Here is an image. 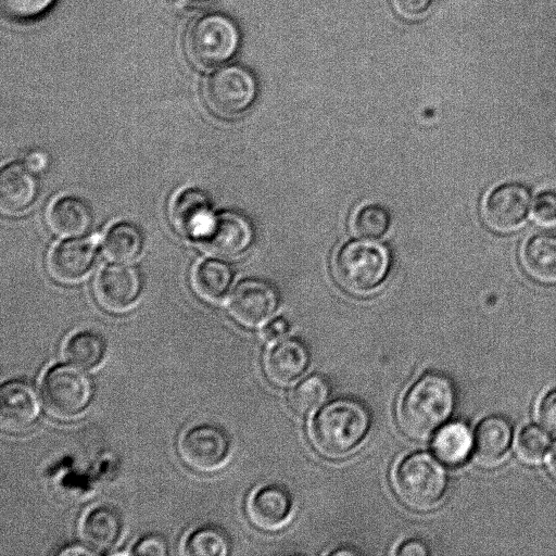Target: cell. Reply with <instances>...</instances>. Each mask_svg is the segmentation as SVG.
I'll list each match as a JSON object with an SVG mask.
<instances>
[{
  "label": "cell",
  "instance_id": "cell-21",
  "mask_svg": "<svg viewBox=\"0 0 556 556\" xmlns=\"http://www.w3.org/2000/svg\"><path fill=\"white\" fill-rule=\"evenodd\" d=\"M47 220L61 237L80 236L90 226L91 214L84 201L73 195L56 198L49 206Z\"/></svg>",
  "mask_w": 556,
  "mask_h": 556
},
{
  "label": "cell",
  "instance_id": "cell-18",
  "mask_svg": "<svg viewBox=\"0 0 556 556\" xmlns=\"http://www.w3.org/2000/svg\"><path fill=\"white\" fill-rule=\"evenodd\" d=\"M79 536L96 554L112 548L122 532V519L117 510L109 505H97L88 509L79 521Z\"/></svg>",
  "mask_w": 556,
  "mask_h": 556
},
{
  "label": "cell",
  "instance_id": "cell-41",
  "mask_svg": "<svg viewBox=\"0 0 556 556\" xmlns=\"http://www.w3.org/2000/svg\"><path fill=\"white\" fill-rule=\"evenodd\" d=\"M547 466L551 475L556 479V443L549 452Z\"/></svg>",
  "mask_w": 556,
  "mask_h": 556
},
{
  "label": "cell",
  "instance_id": "cell-3",
  "mask_svg": "<svg viewBox=\"0 0 556 556\" xmlns=\"http://www.w3.org/2000/svg\"><path fill=\"white\" fill-rule=\"evenodd\" d=\"M240 43L236 23L225 14L211 12L190 23L185 35V52L198 68H213L230 60Z\"/></svg>",
  "mask_w": 556,
  "mask_h": 556
},
{
  "label": "cell",
  "instance_id": "cell-5",
  "mask_svg": "<svg viewBox=\"0 0 556 556\" xmlns=\"http://www.w3.org/2000/svg\"><path fill=\"white\" fill-rule=\"evenodd\" d=\"M389 267L390 256L386 248L368 241L342 245L332 263L340 287L357 295L375 291L386 279Z\"/></svg>",
  "mask_w": 556,
  "mask_h": 556
},
{
  "label": "cell",
  "instance_id": "cell-6",
  "mask_svg": "<svg viewBox=\"0 0 556 556\" xmlns=\"http://www.w3.org/2000/svg\"><path fill=\"white\" fill-rule=\"evenodd\" d=\"M41 395L47 412L59 419L78 416L89 404L91 383L79 368L56 364L51 366L41 380Z\"/></svg>",
  "mask_w": 556,
  "mask_h": 556
},
{
  "label": "cell",
  "instance_id": "cell-36",
  "mask_svg": "<svg viewBox=\"0 0 556 556\" xmlns=\"http://www.w3.org/2000/svg\"><path fill=\"white\" fill-rule=\"evenodd\" d=\"M288 331V323L283 318H276L264 328L263 336L266 340H278Z\"/></svg>",
  "mask_w": 556,
  "mask_h": 556
},
{
  "label": "cell",
  "instance_id": "cell-38",
  "mask_svg": "<svg viewBox=\"0 0 556 556\" xmlns=\"http://www.w3.org/2000/svg\"><path fill=\"white\" fill-rule=\"evenodd\" d=\"M47 164V157L42 153H33L29 155L27 166L30 170L39 172L45 168Z\"/></svg>",
  "mask_w": 556,
  "mask_h": 556
},
{
  "label": "cell",
  "instance_id": "cell-15",
  "mask_svg": "<svg viewBox=\"0 0 556 556\" xmlns=\"http://www.w3.org/2000/svg\"><path fill=\"white\" fill-rule=\"evenodd\" d=\"M292 513V500L289 493L278 485H264L256 489L247 503L250 521L264 531L282 528Z\"/></svg>",
  "mask_w": 556,
  "mask_h": 556
},
{
  "label": "cell",
  "instance_id": "cell-28",
  "mask_svg": "<svg viewBox=\"0 0 556 556\" xmlns=\"http://www.w3.org/2000/svg\"><path fill=\"white\" fill-rule=\"evenodd\" d=\"M228 540L220 530L203 526L187 536L184 553L200 556H224L228 553Z\"/></svg>",
  "mask_w": 556,
  "mask_h": 556
},
{
  "label": "cell",
  "instance_id": "cell-20",
  "mask_svg": "<svg viewBox=\"0 0 556 556\" xmlns=\"http://www.w3.org/2000/svg\"><path fill=\"white\" fill-rule=\"evenodd\" d=\"M37 192L30 169L18 163L2 167L0 173V207L3 213L17 214L25 211Z\"/></svg>",
  "mask_w": 556,
  "mask_h": 556
},
{
  "label": "cell",
  "instance_id": "cell-1",
  "mask_svg": "<svg viewBox=\"0 0 556 556\" xmlns=\"http://www.w3.org/2000/svg\"><path fill=\"white\" fill-rule=\"evenodd\" d=\"M452 381L440 372H427L406 391L397 409L401 430L414 440H425L452 414L455 406Z\"/></svg>",
  "mask_w": 556,
  "mask_h": 556
},
{
  "label": "cell",
  "instance_id": "cell-40",
  "mask_svg": "<svg viewBox=\"0 0 556 556\" xmlns=\"http://www.w3.org/2000/svg\"><path fill=\"white\" fill-rule=\"evenodd\" d=\"M96 554L93 551H91L89 547H87L85 544L81 546L75 545L67 547L64 551L60 552V555H93Z\"/></svg>",
  "mask_w": 556,
  "mask_h": 556
},
{
  "label": "cell",
  "instance_id": "cell-24",
  "mask_svg": "<svg viewBox=\"0 0 556 556\" xmlns=\"http://www.w3.org/2000/svg\"><path fill=\"white\" fill-rule=\"evenodd\" d=\"M230 282L229 267L217 260L207 258L200 262L192 274L195 292L210 302L219 301L228 291Z\"/></svg>",
  "mask_w": 556,
  "mask_h": 556
},
{
  "label": "cell",
  "instance_id": "cell-4",
  "mask_svg": "<svg viewBox=\"0 0 556 556\" xmlns=\"http://www.w3.org/2000/svg\"><path fill=\"white\" fill-rule=\"evenodd\" d=\"M392 482L401 502L417 510H427L438 505L447 486L444 468L424 452L404 457L395 467Z\"/></svg>",
  "mask_w": 556,
  "mask_h": 556
},
{
  "label": "cell",
  "instance_id": "cell-34",
  "mask_svg": "<svg viewBox=\"0 0 556 556\" xmlns=\"http://www.w3.org/2000/svg\"><path fill=\"white\" fill-rule=\"evenodd\" d=\"M432 0H392L394 10L407 20L425 16L430 9Z\"/></svg>",
  "mask_w": 556,
  "mask_h": 556
},
{
  "label": "cell",
  "instance_id": "cell-10",
  "mask_svg": "<svg viewBox=\"0 0 556 556\" xmlns=\"http://www.w3.org/2000/svg\"><path fill=\"white\" fill-rule=\"evenodd\" d=\"M531 205L529 189L520 184H504L485 198L482 214L489 227L510 231L522 224Z\"/></svg>",
  "mask_w": 556,
  "mask_h": 556
},
{
  "label": "cell",
  "instance_id": "cell-32",
  "mask_svg": "<svg viewBox=\"0 0 556 556\" xmlns=\"http://www.w3.org/2000/svg\"><path fill=\"white\" fill-rule=\"evenodd\" d=\"M532 214L541 224L556 223V191L545 190L538 194L532 206Z\"/></svg>",
  "mask_w": 556,
  "mask_h": 556
},
{
  "label": "cell",
  "instance_id": "cell-12",
  "mask_svg": "<svg viewBox=\"0 0 556 556\" xmlns=\"http://www.w3.org/2000/svg\"><path fill=\"white\" fill-rule=\"evenodd\" d=\"M277 306V294L267 282L248 279L231 291L229 311L232 317L247 327H255L269 318Z\"/></svg>",
  "mask_w": 556,
  "mask_h": 556
},
{
  "label": "cell",
  "instance_id": "cell-17",
  "mask_svg": "<svg viewBox=\"0 0 556 556\" xmlns=\"http://www.w3.org/2000/svg\"><path fill=\"white\" fill-rule=\"evenodd\" d=\"M309 355L299 340L278 341L265 353L264 371L268 380L278 386L295 381L307 368Z\"/></svg>",
  "mask_w": 556,
  "mask_h": 556
},
{
  "label": "cell",
  "instance_id": "cell-16",
  "mask_svg": "<svg viewBox=\"0 0 556 556\" xmlns=\"http://www.w3.org/2000/svg\"><path fill=\"white\" fill-rule=\"evenodd\" d=\"M170 218L181 236L199 240L213 218L207 197L197 188L181 190L172 202Z\"/></svg>",
  "mask_w": 556,
  "mask_h": 556
},
{
  "label": "cell",
  "instance_id": "cell-22",
  "mask_svg": "<svg viewBox=\"0 0 556 556\" xmlns=\"http://www.w3.org/2000/svg\"><path fill=\"white\" fill-rule=\"evenodd\" d=\"M432 448L442 463L459 466L467 460L473 450V437L465 424L450 422L438 430Z\"/></svg>",
  "mask_w": 556,
  "mask_h": 556
},
{
  "label": "cell",
  "instance_id": "cell-31",
  "mask_svg": "<svg viewBox=\"0 0 556 556\" xmlns=\"http://www.w3.org/2000/svg\"><path fill=\"white\" fill-rule=\"evenodd\" d=\"M3 12L15 21H31L46 14L55 0H0Z\"/></svg>",
  "mask_w": 556,
  "mask_h": 556
},
{
  "label": "cell",
  "instance_id": "cell-29",
  "mask_svg": "<svg viewBox=\"0 0 556 556\" xmlns=\"http://www.w3.org/2000/svg\"><path fill=\"white\" fill-rule=\"evenodd\" d=\"M390 225L388 211L379 204L361 206L353 215L351 227L353 232L367 239H376L384 235Z\"/></svg>",
  "mask_w": 556,
  "mask_h": 556
},
{
  "label": "cell",
  "instance_id": "cell-7",
  "mask_svg": "<svg viewBox=\"0 0 556 556\" xmlns=\"http://www.w3.org/2000/svg\"><path fill=\"white\" fill-rule=\"evenodd\" d=\"M203 97L212 112L222 117H235L244 113L256 97L253 75L243 66L226 65L208 76Z\"/></svg>",
  "mask_w": 556,
  "mask_h": 556
},
{
  "label": "cell",
  "instance_id": "cell-25",
  "mask_svg": "<svg viewBox=\"0 0 556 556\" xmlns=\"http://www.w3.org/2000/svg\"><path fill=\"white\" fill-rule=\"evenodd\" d=\"M105 354L101 336L91 330H80L71 334L63 344V355L73 365L91 369L98 366Z\"/></svg>",
  "mask_w": 556,
  "mask_h": 556
},
{
  "label": "cell",
  "instance_id": "cell-9",
  "mask_svg": "<svg viewBox=\"0 0 556 556\" xmlns=\"http://www.w3.org/2000/svg\"><path fill=\"white\" fill-rule=\"evenodd\" d=\"M252 236L251 225L244 216L235 212H223L213 216L199 241L212 255L233 258L248 249Z\"/></svg>",
  "mask_w": 556,
  "mask_h": 556
},
{
  "label": "cell",
  "instance_id": "cell-30",
  "mask_svg": "<svg viewBox=\"0 0 556 556\" xmlns=\"http://www.w3.org/2000/svg\"><path fill=\"white\" fill-rule=\"evenodd\" d=\"M551 439L546 430L535 426H525L517 438V452L525 462L535 464L543 459L548 447Z\"/></svg>",
  "mask_w": 556,
  "mask_h": 556
},
{
  "label": "cell",
  "instance_id": "cell-26",
  "mask_svg": "<svg viewBox=\"0 0 556 556\" xmlns=\"http://www.w3.org/2000/svg\"><path fill=\"white\" fill-rule=\"evenodd\" d=\"M142 242V235L134 224L119 222L106 230L103 251L111 261L124 263L139 255Z\"/></svg>",
  "mask_w": 556,
  "mask_h": 556
},
{
  "label": "cell",
  "instance_id": "cell-8",
  "mask_svg": "<svg viewBox=\"0 0 556 556\" xmlns=\"http://www.w3.org/2000/svg\"><path fill=\"white\" fill-rule=\"evenodd\" d=\"M227 434L210 422L195 424L187 428L178 441V453L182 462L200 472H213L222 468L229 456Z\"/></svg>",
  "mask_w": 556,
  "mask_h": 556
},
{
  "label": "cell",
  "instance_id": "cell-35",
  "mask_svg": "<svg viewBox=\"0 0 556 556\" xmlns=\"http://www.w3.org/2000/svg\"><path fill=\"white\" fill-rule=\"evenodd\" d=\"M131 554L136 555H166L167 545L165 541L157 535H148L138 541Z\"/></svg>",
  "mask_w": 556,
  "mask_h": 556
},
{
  "label": "cell",
  "instance_id": "cell-33",
  "mask_svg": "<svg viewBox=\"0 0 556 556\" xmlns=\"http://www.w3.org/2000/svg\"><path fill=\"white\" fill-rule=\"evenodd\" d=\"M542 427L556 434V389L546 392L540 400L536 410Z\"/></svg>",
  "mask_w": 556,
  "mask_h": 556
},
{
  "label": "cell",
  "instance_id": "cell-27",
  "mask_svg": "<svg viewBox=\"0 0 556 556\" xmlns=\"http://www.w3.org/2000/svg\"><path fill=\"white\" fill-rule=\"evenodd\" d=\"M329 392L327 381L318 376H309L298 383L289 394V404L294 413L305 416L315 412Z\"/></svg>",
  "mask_w": 556,
  "mask_h": 556
},
{
  "label": "cell",
  "instance_id": "cell-23",
  "mask_svg": "<svg viewBox=\"0 0 556 556\" xmlns=\"http://www.w3.org/2000/svg\"><path fill=\"white\" fill-rule=\"evenodd\" d=\"M522 262L533 277L545 281L556 280V236L536 235L530 238L522 251Z\"/></svg>",
  "mask_w": 556,
  "mask_h": 556
},
{
  "label": "cell",
  "instance_id": "cell-11",
  "mask_svg": "<svg viewBox=\"0 0 556 556\" xmlns=\"http://www.w3.org/2000/svg\"><path fill=\"white\" fill-rule=\"evenodd\" d=\"M139 293V274L129 265H106L99 271L94 282V294L99 304L113 313L129 309Z\"/></svg>",
  "mask_w": 556,
  "mask_h": 556
},
{
  "label": "cell",
  "instance_id": "cell-13",
  "mask_svg": "<svg viewBox=\"0 0 556 556\" xmlns=\"http://www.w3.org/2000/svg\"><path fill=\"white\" fill-rule=\"evenodd\" d=\"M40 403L36 390L22 380L4 382L0 389V425L10 433L26 431L36 421Z\"/></svg>",
  "mask_w": 556,
  "mask_h": 556
},
{
  "label": "cell",
  "instance_id": "cell-14",
  "mask_svg": "<svg viewBox=\"0 0 556 556\" xmlns=\"http://www.w3.org/2000/svg\"><path fill=\"white\" fill-rule=\"evenodd\" d=\"M94 243L89 239H68L56 243L48 255L50 275L60 282H76L93 267Z\"/></svg>",
  "mask_w": 556,
  "mask_h": 556
},
{
  "label": "cell",
  "instance_id": "cell-37",
  "mask_svg": "<svg viewBox=\"0 0 556 556\" xmlns=\"http://www.w3.org/2000/svg\"><path fill=\"white\" fill-rule=\"evenodd\" d=\"M397 555L402 556H422L427 555L428 551L424 543L417 540H409L404 542L396 552Z\"/></svg>",
  "mask_w": 556,
  "mask_h": 556
},
{
  "label": "cell",
  "instance_id": "cell-39",
  "mask_svg": "<svg viewBox=\"0 0 556 556\" xmlns=\"http://www.w3.org/2000/svg\"><path fill=\"white\" fill-rule=\"evenodd\" d=\"M173 5L179 9H194L208 3L212 0H168Z\"/></svg>",
  "mask_w": 556,
  "mask_h": 556
},
{
  "label": "cell",
  "instance_id": "cell-19",
  "mask_svg": "<svg viewBox=\"0 0 556 556\" xmlns=\"http://www.w3.org/2000/svg\"><path fill=\"white\" fill-rule=\"evenodd\" d=\"M513 441V427L503 416L490 415L480 420L473 435V452L484 466L500 463L508 453Z\"/></svg>",
  "mask_w": 556,
  "mask_h": 556
},
{
  "label": "cell",
  "instance_id": "cell-2",
  "mask_svg": "<svg viewBox=\"0 0 556 556\" xmlns=\"http://www.w3.org/2000/svg\"><path fill=\"white\" fill-rule=\"evenodd\" d=\"M369 428L370 416L363 404L352 399H338L314 416L308 434L318 453L340 458L362 443Z\"/></svg>",
  "mask_w": 556,
  "mask_h": 556
}]
</instances>
